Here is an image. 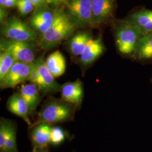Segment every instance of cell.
<instances>
[{
    "label": "cell",
    "instance_id": "cell-1",
    "mask_svg": "<svg viewBox=\"0 0 152 152\" xmlns=\"http://www.w3.org/2000/svg\"><path fill=\"white\" fill-rule=\"evenodd\" d=\"M117 49L120 54L132 58L142 36L141 32L125 19L115 20L112 24Z\"/></svg>",
    "mask_w": 152,
    "mask_h": 152
},
{
    "label": "cell",
    "instance_id": "cell-2",
    "mask_svg": "<svg viewBox=\"0 0 152 152\" xmlns=\"http://www.w3.org/2000/svg\"><path fill=\"white\" fill-rule=\"evenodd\" d=\"M75 26L63 10H58L54 22L49 29L41 34L38 41L39 46L43 50L53 49L69 37L73 33Z\"/></svg>",
    "mask_w": 152,
    "mask_h": 152
},
{
    "label": "cell",
    "instance_id": "cell-3",
    "mask_svg": "<svg viewBox=\"0 0 152 152\" xmlns=\"http://www.w3.org/2000/svg\"><path fill=\"white\" fill-rule=\"evenodd\" d=\"M70 104L63 100L49 101L40 110L34 126L39 124L51 125L70 120L74 113V108Z\"/></svg>",
    "mask_w": 152,
    "mask_h": 152
},
{
    "label": "cell",
    "instance_id": "cell-4",
    "mask_svg": "<svg viewBox=\"0 0 152 152\" xmlns=\"http://www.w3.org/2000/svg\"><path fill=\"white\" fill-rule=\"evenodd\" d=\"M66 15L77 27H93L91 0H67Z\"/></svg>",
    "mask_w": 152,
    "mask_h": 152
},
{
    "label": "cell",
    "instance_id": "cell-5",
    "mask_svg": "<svg viewBox=\"0 0 152 152\" xmlns=\"http://www.w3.org/2000/svg\"><path fill=\"white\" fill-rule=\"evenodd\" d=\"M2 35L7 39L31 42L37 39V34L26 23L15 16L9 18L1 29Z\"/></svg>",
    "mask_w": 152,
    "mask_h": 152
},
{
    "label": "cell",
    "instance_id": "cell-6",
    "mask_svg": "<svg viewBox=\"0 0 152 152\" xmlns=\"http://www.w3.org/2000/svg\"><path fill=\"white\" fill-rule=\"evenodd\" d=\"M1 51H5L10 53L15 61L33 63L36 60V50L32 42L2 39Z\"/></svg>",
    "mask_w": 152,
    "mask_h": 152
},
{
    "label": "cell",
    "instance_id": "cell-7",
    "mask_svg": "<svg viewBox=\"0 0 152 152\" xmlns=\"http://www.w3.org/2000/svg\"><path fill=\"white\" fill-rule=\"evenodd\" d=\"M93 27L112 25L115 21L117 0H91Z\"/></svg>",
    "mask_w": 152,
    "mask_h": 152
},
{
    "label": "cell",
    "instance_id": "cell-8",
    "mask_svg": "<svg viewBox=\"0 0 152 152\" xmlns=\"http://www.w3.org/2000/svg\"><path fill=\"white\" fill-rule=\"evenodd\" d=\"M33 63L15 61L6 75L0 81L1 89L13 88L26 81H28L32 69Z\"/></svg>",
    "mask_w": 152,
    "mask_h": 152
},
{
    "label": "cell",
    "instance_id": "cell-9",
    "mask_svg": "<svg viewBox=\"0 0 152 152\" xmlns=\"http://www.w3.org/2000/svg\"><path fill=\"white\" fill-rule=\"evenodd\" d=\"M145 35L152 33V10L144 7L133 9L124 18Z\"/></svg>",
    "mask_w": 152,
    "mask_h": 152
},
{
    "label": "cell",
    "instance_id": "cell-10",
    "mask_svg": "<svg viewBox=\"0 0 152 152\" xmlns=\"http://www.w3.org/2000/svg\"><path fill=\"white\" fill-rule=\"evenodd\" d=\"M56 11L42 6L37 9L29 20L30 27L41 34L46 32L54 22Z\"/></svg>",
    "mask_w": 152,
    "mask_h": 152
},
{
    "label": "cell",
    "instance_id": "cell-11",
    "mask_svg": "<svg viewBox=\"0 0 152 152\" xmlns=\"http://www.w3.org/2000/svg\"><path fill=\"white\" fill-rule=\"evenodd\" d=\"M34 63L39 75L40 83L38 87L39 91L46 94L60 91L61 86L55 80L54 77L47 68L43 58L36 59Z\"/></svg>",
    "mask_w": 152,
    "mask_h": 152
},
{
    "label": "cell",
    "instance_id": "cell-12",
    "mask_svg": "<svg viewBox=\"0 0 152 152\" xmlns=\"http://www.w3.org/2000/svg\"><path fill=\"white\" fill-rule=\"evenodd\" d=\"M105 50L102 37H99L95 39L92 37L80 55V61L82 65H90L103 54Z\"/></svg>",
    "mask_w": 152,
    "mask_h": 152
},
{
    "label": "cell",
    "instance_id": "cell-13",
    "mask_svg": "<svg viewBox=\"0 0 152 152\" xmlns=\"http://www.w3.org/2000/svg\"><path fill=\"white\" fill-rule=\"evenodd\" d=\"M60 91L62 100L77 105L81 103L83 97V87L80 80L64 83L61 86Z\"/></svg>",
    "mask_w": 152,
    "mask_h": 152
},
{
    "label": "cell",
    "instance_id": "cell-14",
    "mask_svg": "<svg viewBox=\"0 0 152 152\" xmlns=\"http://www.w3.org/2000/svg\"><path fill=\"white\" fill-rule=\"evenodd\" d=\"M7 109L13 114L20 117L27 124L31 126L27 104L19 94H14L9 98L7 102Z\"/></svg>",
    "mask_w": 152,
    "mask_h": 152
},
{
    "label": "cell",
    "instance_id": "cell-15",
    "mask_svg": "<svg viewBox=\"0 0 152 152\" xmlns=\"http://www.w3.org/2000/svg\"><path fill=\"white\" fill-rule=\"evenodd\" d=\"M31 139L34 148L43 149L50 143L51 127L47 124H39L34 126Z\"/></svg>",
    "mask_w": 152,
    "mask_h": 152
},
{
    "label": "cell",
    "instance_id": "cell-16",
    "mask_svg": "<svg viewBox=\"0 0 152 152\" xmlns=\"http://www.w3.org/2000/svg\"><path fill=\"white\" fill-rule=\"evenodd\" d=\"M39 90L37 86L33 84L23 85L19 94L27 104L29 114H33L36 111L41 102Z\"/></svg>",
    "mask_w": 152,
    "mask_h": 152
},
{
    "label": "cell",
    "instance_id": "cell-17",
    "mask_svg": "<svg viewBox=\"0 0 152 152\" xmlns=\"http://www.w3.org/2000/svg\"><path fill=\"white\" fill-rule=\"evenodd\" d=\"M132 58L141 62H152V33L142 36Z\"/></svg>",
    "mask_w": 152,
    "mask_h": 152
},
{
    "label": "cell",
    "instance_id": "cell-18",
    "mask_svg": "<svg viewBox=\"0 0 152 152\" xmlns=\"http://www.w3.org/2000/svg\"><path fill=\"white\" fill-rule=\"evenodd\" d=\"M45 64L55 78L63 75L65 72V58L59 51H55L50 55L45 61Z\"/></svg>",
    "mask_w": 152,
    "mask_h": 152
},
{
    "label": "cell",
    "instance_id": "cell-19",
    "mask_svg": "<svg viewBox=\"0 0 152 152\" xmlns=\"http://www.w3.org/2000/svg\"><path fill=\"white\" fill-rule=\"evenodd\" d=\"M92 38L90 33L82 32L76 34L71 38L68 44V48L71 54L80 56L83 52L88 41Z\"/></svg>",
    "mask_w": 152,
    "mask_h": 152
},
{
    "label": "cell",
    "instance_id": "cell-20",
    "mask_svg": "<svg viewBox=\"0 0 152 152\" xmlns=\"http://www.w3.org/2000/svg\"><path fill=\"white\" fill-rule=\"evenodd\" d=\"M12 55L7 51H1L0 54V81H1L15 63Z\"/></svg>",
    "mask_w": 152,
    "mask_h": 152
},
{
    "label": "cell",
    "instance_id": "cell-21",
    "mask_svg": "<svg viewBox=\"0 0 152 152\" xmlns=\"http://www.w3.org/2000/svg\"><path fill=\"white\" fill-rule=\"evenodd\" d=\"M4 152H18L16 145V130L11 122L9 125Z\"/></svg>",
    "mask_w": 152,
    "mask_h": 152
},
{
    "label": "cell",
    "instance_id": "cell-22",
    "mask_svg": "<svg viewBox=\"0 0 152 152\" xmlns=\"http://www.w3.org/2000/svg\"><path fill=\"white\" fill-rule=\"evenodd\" d=\"M65 139V134L59 127H51L50 134V143L55 145L61 144Z\"/></svg>",
    "mask_w": 152,
    "mask_h": 152
},
{
    "label": "cell",
    "instance_id": "cell-23",
    "mask_svg": "<svg viewBox=\"0 0 152 152\" xmlns=\"http://www.w3.org/2000/svg\"><path fill=\"white\" fill-rule=\"evenodd\" d=\"M10 122L1 119L0 123V152H4Z\"/></svg>",
    "mask_w": 152,
    "mask_h": 152
},
{
    "label": "cell",
    "instance_id": "cell-24",
    "mask_svg": "<svg viewBox=\"0 0 152 152\" xmlns=\"http://www.w3.org/2000/svg\"><path fill=\"white\" fill-rule=\"evenodd\" d=\"M16 7L22 15H27L33 10L35 7L29 0H18Z\"/></svg>",
    "mask_w": 152,
    "mask_h": 152
},
{
    "label": "cell",
    "instance_id": "cell-25",
    "mask_svg": "<svg viewBox=\"0 0 152 152\" xmlns=\"http://www.w3.org/2000/svg\"><path fill=\"white\" fill-rule=\"evenodd\" d=\"M28 81L31 82L32 83L36 85L37 87H38L39 83H40V78H39V75L38 73L37 69L33 63L32 69L31 72L30 76L29 77Z\"/></svg>",
    "mask_w": 152,
    "mask_h": 152
},
{
    "label": "cell",
    "instance_id": "cell-26",
    "mask_svg": "<svg viewBox=\"0 0 152 152\" xmlns=\"http://www.w3.org/2000/svg\"><path fill=\"white\" fill-rule=\"evenodd\" d=\"M18 0H0L1 6L4 8H11L16 5Z\"/></svg>",
    "mask_w": 152,
    "mask_h": 152
},
{
    "label": "cell",
    "instance_id": "cell-27",
    "mask_svg": "<svg viewBox=\"0 0 152 152\" xmlns=\"http://www.w3.org/2000/svg\"><path fill=\"white\" fill-rule=\"evenodd\" d=\"M35 7L39 8L44 6L46 3H47L46 0H29Z\"/></svg>",
    "mask_w": 152,
    "mask_h": 152
},
{
    "label": "cell",
    "instance_id": "cell-28",
    "mask_svg": "<svg viewBox=\"0 0 152 152\" xmlns=\"http://www.w3.org/2000/svg\"><path fill=\"white\" fill-rule=\"evenodd\" d=\"M4 7H1V22H4V19H5V11L4 9Z\"/></svg>",
    "mask_w": 152,
    "mask_h": 152
},
{
    "label": "cell",
    "instance_id": "cell-29",
    "mask_svg": "<svg viewBox=\"0 0 152 152\" xmlns=\"http://www.w3.org/2000/svg\"><path fill=\"white\" fill-rule=\"evenodd\" d=\"M32 152H40V151H38V149H36V148H34V149H33V151Z\"/></svg>",
    "mask_w": 152,
    "mask_h": 152
},
{
    "label": "cell",
    "instance_id": "cell-30",
    "mask_svg": "<svg viewBox=\"0 0 152 152\" xmlns=\"http://www.w3.org/2000/svg\"><path fill=\"white\" fill-rule=\"evenodd\" d=\"M59 1H60V2H62L63 1H64V0H59Z\"/></svg>",
    "mask_w": 152,
    "mask_h": 152
}]
</instances>
